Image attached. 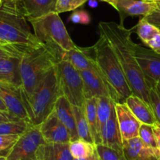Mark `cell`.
<instances>
[{
    "label": "cell",
    "instance_id": "obj_1",
    "mask_svg": "<svg viewBox=\"0 0 160 160\" xmlns=\"http://www.w3.org/2000/svg\"><path fill=\"white\" fill-rule=\"evenodd\" d=\"M98 28L112 45L133 94L139 97L151 107L149 88L135 58V43L131 38L133 28L128 29L113 21H101Z\"/></svg>",
    "mask_w": 160,
    "mask_h": 160
},
{
    "label": "cell",
    "instance_id": "obj_2",
    "mask_svg": "<svg viewBox=\"0 0 160 160\" xmlns=\"http://www.w3.org/2000/svg\"><path fill=\"white\" fill-rule=\"evenodd\" d=\"M27 21L18 9L17 0L1 2L0 47L12 57L21 58L42 45Z\"/></svg>",
    "mask_w": 160,
    "mask_h": 160
},
{
    "label": "cell",
    "instance_id": "obj_3",
    "mask_svg": "<svg viewBox=\"0 0 160 160\" xmlns=\"http://www.w3.org/2000/svg\"><path fill=\"white\" fill-rule=\"evenodd\" d=\"M90 50L93 52V58L102 72L113 101L124 103L133 93L112 45L103 32H100L99 38Z\"/></svg>",
    "mask_w": 160,
    "mask_h": 160
},
{
    "label": "cell",
    "instance_id": "obj_4",
    "mask_svg": "<svg viewBox=\"0 0 160 160\" xmlns=\"http://www.w3.org/2000/svg\"><path fill=\"white\" fill-rule=\"evenodd\" d=\"M57 65V64H56ZM62 96L56 66L38 84L28 97H22V101L31 125L37 126L53 112L58 98Z\"/></svg>",
    "mask_w": 160,
    "mask_h": 160
},
{
    "label": "cell",
    "instance_id": "obj_5",
    "mask_svg": "<svg viewBox=\"0 0 160 160\" xmlns=\"http://www.w3.org/2000/svg\"><path fill=\"white\" fill-rule=\"evenodd\" d=\"M60 61L58 55L44 45L23 56L20 61L21 95L30 96L49 71Z\"/></svg>",
    "mask_w": 160,
    "mask_h": 160
},
{
    "label": "cell",
    "instance_id": "obj_6",
    "mask_svg": "<svg viewBox=\"0 0 160 160\" xmlns=\"http://www.w3.org/2000/svg\"><path fill=\"white\" fill-rule=\"evenodd\" d=\"M29 22L38 42L54 52L60 60L64 52L70 51L77 47L71 38L59 13L57 12Z\"/></svg>",
    "mask_w": 160,
    "mask_h": 160
},
{
    "label": "cell",
    "instance_id": "obj_7",
    "mask_svg": "<svg viewBox=\"0 0 160 160\" xmlns=\"http://www.w3.org/2000/svg\"><path fill=\"white\" fill-rule=\"evenodd\" d=\"M62 96L72 106L82 107L85 104L83 82L80 72L68 61L61 60L56 65Z\"/></svg>",
    "mask_w": 160,
    "mask_h": 160
},
{
    "label": "cell",
    "instance_id": "obj_8",
    "mask_svg": "<svg viewBox=\"0 0 160 160\" xmlns=\"http://www.w3.org/2000/svg\"><path fill=\"white\" fill-rule=\"evenodd\" d=\"M45 143L40 133L39 125H29L7 155V160H37L35 152L38 146Z\"/></svg>",
    "mask_w": 160,
    "mask_h": 160
},
{
    "label": "cell",
    "instance_id": "obj_9",
    "mask_svg": "<svg viewBox=\"0 0 160 160\" xmlns=\"http://www.w3.org/2000/svg\"><path fill=\"white\" fill-rule=\"evenodd\" d=\"M134 54L148 87L153 88L160 78V55L151 49L134 44Z\"/></svg>",
    "mask_w": 160,
    "mask_h": 160
},
{
    "label": "cell",
    "instance_id": "obj_10",
    "mask_svg": "<svg viewBox=\"0 0 160 160\" xmlns=\"http://www.w3.org/2000/svg\"><path fill=\"white\" fill-rule=\"evenodd\" d=\"M118 11L120 17V25L128 17L150 14L155 8L154 0H112L108 2Z\"/></svg>",
    "mask_w": 160,
    "mask_h": 160
},
{
    "label": "cell",
    "instance_id": "obj_11",
    "mask_svg": "<svg viewBox=\"0 0 160 160\" xmlns=\"http://www.w3.org/2000/svg\"><path fill=\"white\" fill-rule=\"evenodd\" d=\"M40 133L46 143H70L68 130L53 110L39 124Z\"/></svg>",
    "mask_w": 160,
    "mask_h": 160
},
{
    "label": "cell",
    "instance_id": "obj_12",
    "mask_svg": "<svg viewBox=\"0 0 160 160\" xmlns=\"http://www.w3.org/2000/svg\"><path fill=\"white\" fill-rule=\"evenodd\" d=\"M0 98L11 115L28 122L27 112L22 101L21 87L0 82Z\"/></svg>",
    "mask_w": 160,
    "mask_h": 160
},
{
    "label": "cell",
    "instance_id": "obj_13",
    "mask_svg": "<svg viewBox=\"0 0 160 160\" xmlns=\"http://www.w3.org/2000/svg\"><path fill=\"white\" fill-rule=\"evenodd\" d=\"M115 108L122 140L138 137L141 122L134 116L127 104L125 103H115Z\"/></svg>",
    "mask_w": 160,
    "mask_h": 160
},
{
    "label": "cell",
    "instance_id": "obj_14",
    "mask_svg": "<svg viewBox=\"0 0 160 160\" xmlns=\"http://www.w3.org/2000/svg\"><path fill=\"white\" fill-rule=\"evenodd\" d=\"M122 150L127 160H159L160 152L145 144L139 137L122 141Z\"/></svg>",
    "mask_w": 160,
    "mask_h": 160
},
{
    "label": "cell",
    "instance_id": "obj_15",
    "mask_svg": "<svg viewBox=\"0 0 160 160\" xmlns=\"http://www.w3.org/2000/svg\"><path fill=\"white\" fill-rule=\"evenodd\" d=\"M58 0H17L18 9L28 21L56 12Z\"/></svg>",
    "mask_w": 160,
    "mask_h": 160
},
{
    "label": "cell",
    "instance_id": "obj_16",
    "mask_svg": "<svg viewBox=\"0 0 160 160\" xmlns=\"http://www.w3.org/2000/svg\"><path fill=\"white\" fill-rule=\"evenodd\" d=\"M83 82L84 96L86 99L100 97H109L112 93L104 80L91 71H79ZM113 100V99H112Z\"/></svg>",
    "mask_w": 160,
    "mask_h": 160
},
{
    "label": "cell",
    "instance_id": "obj_17",
    "mask_svg": "<svg viewBox=\"0 0 160 160\" xmlns=\"http://www.w3.org/2000/svg\"><path fill=\"white\" fill-rule=\"evenodd\" d=\"M101 144L112 148L115 150L123 152V150H122L123 140L120 133L115 108L112 110L110 118H108L104 127L101 129Z\"/></svg>",
    "mask_w": 160,
    "mask_h": 160
},
{
    "label": "cell",
    "instance_id": "obj_18",
    "mask_svg": "<svg viewBox=\"0 0 160 160\" xmlns=\"http://www.w3.org/2000/svg\"><path fill=\"white\" fill-rule=\"evenodd\" d=\"M37 160H73L69 143H43L35 152Z\"/></svg>",
    "mask_w": 160,
    "mask_h": 160
},
{
    "label": "cell",
    "instance_id": "obj_19",
    "mask_svg": "<svg viewBox=\"0 0 160 160\" xmlns=\"http://www.w3.org/2000/svg\"><path fill=\"white\" fill-rule=\"evenodd\" d=\"M54 111L56 112L58 118L68 130L71 136V141L79 139L77 132L76 122H75L73 108L70 102L64 96H61L58 98L55 104Z\"/></svg>",
    "mask_w": 160,
    "mask_h": 160
},
{
    "label": "cell",
    "instance_id": "obj_20",
    "mask_svg": "<svg viewBox=\"0 0 160 160\" xmlns=\"http://www.w3.org/2000/svg\"><path fill=\"white\" fill-rule=\"evenodd\" d=\"M20 61L17 57H9L0 61V82L21 87Z\"/></svg>",
    "mask_w": 160,
    "mask_h": 160
},
{
    "label": "cell",
    "instance_id": "obj_21",
    "mask_svg": "<svg viewBox=\"0 0 160 160\" xmlns=\"http://www.w3.org/2000/svg\"><path fill=\"white\" fill-rule=\"evenodd\" d=\"M124 103L141 123L153 126L157 122L152 108L139 97L131 94Z\"/></svg>",
    "mask_w": 160,
    "mask_h": 160
},
{
    "label": "cell",
    "instance_id": "obj_22",
    "mask_svg": "<svg viewBox=\"0 0 160 160\" xmlns=\"http://www.w3.org/2000/svg\"><path fill=\"white\" fill-rule=\"evenodd\" d=\"M97 104H98V98L86 99L85 104H84L86 117H87L92 138H93L95 145L101 144V127H100L99 120H98Z\"/></svg>",
    "mask_w": 160,
    "mask_h": 160
},
{
    "label": "cell",
    "instance_id": "obj_23",
    "mask_svg": "<svg viewBox=\"0 0 160 160\" xmlns=\"http://www.w3.org/2000/svg\"><path fill=\"white\" fill-rule=\"evenodd\" d=\"M72 108H73V112L74 114H75L78 138L80 139L84 140V141L90 143V144H94V142H93V140L91 136V133H90L88 122H87V117H86L84 106H82V107L72 106Z\"/></svg>",
    "mask_w": 160,
    "mask_h": 160
},
{
    "label": "cell",
    "instance_id": "obj_24",
    "mask_svg": "<svg viewBox=\"0 0 160 160\" xmlns=\"http://www.w3.org/2000/svg\"><path fill=\"white\" fill-rule=\"evenodd\" d=\"M115 102L109 97H100L98 98V104H97V110H98V120H99L100 127L101 129L104 127L110 115L112 110L115 108Z\"/></svg>",
    "mask_w": 160,
    "mask_h": 160
},
{
    "label": "cell",
    "instance_id": "obj_25",
    "mask_svg": "<svg viewBox=\"0 0 160 160\" xmlns=\"http://www.w3.org/2000/svg\"><path fill=\"white\" fill-rule=\"evenodd\" d=\"M69 149L73 158H82L89 156L95 152V144H90L82 139L70 141Z\"/></svg>",
    "mask_w": 160,
    "mask_h": 160
},
{
    "label": "cell",
    "instance_id": "obj_26",
    "mask_svg": "<svg viewBox=\"0 0 160 160\" xmlns=\"http://www.w3.org/2000/svg\"><path fill=\"white\" fill-rule=\"evenodd\" d=\"M133 29H135V32L138 34L140 39L145 45L151 38H153L157 33L160 32L158 28L146 21L144 18L140 19L138 24L133 27Z\"/></svg>",
    "mask_w": 160,
    "mask_h": 160
},
{
    "label": "cell",
    "instance_id": "obj_27",
    "mask_svg": "<svg viewBox=\"0 0 160 160\" xmlns=\"http://www.w3.org/2000/svg\"><path fill=\"white\" fill-rule=\"evenodd\" d=\"M29 125L30 123L24 119L0 123V135H21Z\"/></svg>",
    "mask_w": 160,
    "mask_h": 160
},
{
    "label": "cell",
    "instance_id": "obj_28",
    "mask_svg": "<svg viewBox=\"0 0 160 160\" xmlns=\"http://www.w3.org/2000/svg\"><path fill=\"white\" fill-rule=\"evenodd\" d=\"M100 160H127L122 152L99 144L95 145Z\"/></svg>",
    "mask_w": 160,
    "mask_h": 160
},
{
    "label": "cell",
    "instance_id": "obj_29",
    "mask_svg": "<svg viewBox=\"0 0 160 160\" xmlns=\"http://www.w3.org/2000/svg\"><path fill=\"white\" fill-rule=\"evenodd\" d=\"M138 137L149 147L152 148L155 150L159 151L158 148V144H157V141L152 126L141 123L139 129Z\"/></svg>",
    "mask_w": 160,
    "mask_h": 160
},
{
    "label": "cell",
    "instance_id": "obj_30",
    "mask_svg": "<svg viewBox=\"0 0 160 160\" xmlns=\"http://www.w3.org/2000/svg\"><path fill=\"white\" fill-rule=\"evenodd\" d=\"M87 1L88 0H58L56 4V12L61 13L72 11L82 7Z\"/></svg>",
    "mask_w": 160,
    "mask_h": 160
},
{
    "label": "cell",
    "instance_id": "obj_31",
    "mask_svg": "<svg viewBox=\"0 0 160 160\" xmlns=\"http://www.w3.org/2000/svg\"><path fill=\"white\" fill-rule=\"evenodd\" d=\"M20 135H0V157H6L19 138Z\"/></svg>",
    "mask_w": 160,
    "mask_h": 160
},
{
    "label": "cell",
    "instance_id": "obj_32",
    "mask_svg": "<svg viewBox=\"0 0 160 160\" xmlns=\"http://www.w3.org/2000/svg\"><path fill=\"white\" fill-rule=\"evenodd\" d=\"M149 98L150 104L153 113L155 115L156 121L160 123V90L155 88H151L149 90Z\"/></svg>",
    "mask_w": 160,
    "mask_h": 160
},
{
    "label": "cell",
    "instance_id": "obj_33",
    "mask_svg": "<svg viewBox=\"0 0 160 160\" xmlns=\"http://www.w3.org/2000/svg\"><path fill=\"white\" fill-rule=\"evenodd\" d=\"M155 8L150 14L146 17H143L144 19L152 24L155 25L160 30V1H155Z\"/></svg>",
    "mask_w": 160,
    "mask_h": 160
},
{
    "label": "cell",
    "instance_id": "obj_34",
    "mask_svg": "<svg viewBox=\"0 0 160 160\" xmlns=\"http://www.w3.org/2000/svg\"><path fill=\"white\" fill-rule=\"evenodd\" d=\"M70 21L75 24H87L90 21V17L88 13L83 10H77L72 13L70 16Z\"/></svg>",
    "mask_w": 160,
    "mask_h": 160
},
{
    "label": "cell",
    "instance_id": "obj_35",
    "mask_svg": "<svg viewBox=\"0 0 160 160\" xmlns=\"http://www.w3.org/2000/svg\"><path fill=\"white\" fill-rule=\"evenodd\" d=\"M146 46L154 52L160 55V32L157 33L153 38H151Z\"/></svg>",
    "mask_w": 160,
    "mask_h": 160
},
{
    "label": "cell",
    "instance_id": "obj_36",
    "mask_svg": "<svg viewBox=\"0 0 160 160\" xmlns=\"http://www.w3.org/2000/svg\"><path fill=\"white\" fill-rule=\"evenodd\" d=\"M19 119L20 118L13 116V115H11L10 113H7V112L0 111V123L11 122V121H17V120Z\"/></svg>",
    "mask_w": 160,
    "mask_h": 160
},
{
    "label": "cell",
    "instance_id": "obj_37",
    "mask_svg": "<svg viewBox=\"0 0 160 160\" xmlns=\"http://www.w3.org/2000/svg\"><path fill=\"white\" fill-rule=\"evenodd\" d=\"M152 127H153L154 133H155V138H156L157 144H158V148L160 152V123H158V122H156L153 126H152Z\"/></svg>",
    "mask_w": 160,
    "mask_h": 160
},
{
    "label": "cell",
    "instance_id": "obj_38",
    "mask_svg": "<svg viewBox=\"0 0 160 160\" xmlns=\"http://www.w3.org/2000/svg\"><path fill=\"white\" fill-rule=\"evenodd\" d=\"M73 160H100V158H99V156H98V152H97V150H95V152H93V153H92L91 155L86 157V158H73Z\"/></svg>",
    "mask_w": 160,
    "mask_h": 160
},
{
    "label": "cell",
    "instance_id": "obj_39",
    "mask_svg": "<svg viewBox=\"0 0 160 160\" xmlns=\"http://www.w3.org/2000/svg\"><path fill=\"white\" fill-rule=\"evenodd\" d=\"M9 57H12L10 53H7L5 50H4L2 47H0V61L2 59H5V58H9Z\"/></svg>",
    "mask_w": 160,
    "mask_h": 160
},
{
    "label": "cell",
    "instance_id": "obj_40",
    "mask_svg": "<svg viewBox=\"0 0 160 160\" xmlns=\"http://www.w3.org/2000/svg\"><path fill=\"white\" fill-rule=\"evenodd\" d=\"M0 111H2V112H7V113H10L8 111V109H7V106H6V104H4V102L2 101V100L1 99V98H0Z\"/></svg>",
    "mask_w": 160,
    "mask_h": 160
},
{
    "label": "cell",
    "instance_id": "obj_41",
    "mask_svg": "<svg viewBox=\"0 0 160 160\" xmlns=\"http://www.w3.org/2000/svg\"><path fill=\"white\" fill-rule=\"evenodd\" d=\"M154 87L156 89H158V90H160V78H158V81H157V82H156V84H155V86Z\"/></svg>",
    "mask_w": 160,
    "mask_h": 160
},
{
    "label": "cell",
    "instance_id": "obj_42",
    "mask_svg": "<svg viewBox=\"0 0 160 160\" xmlns=\"http://www.w3.org/2000/svg\"><path fill=\"white\" fill-rule=\"evenodd\" d=\"M0 160H7L6 157H0Z\"/></svg>",
    "mask_w": 160,
    "mask_h": 160
},
{
    "label": "cell",
    "instance_id": "obj_43",
    "mask_svg": "<svg viewBox=\"0 0 160 160\" xmlns=\"http://www.w3.org/2000/svg\"><path fill=\"white\" fill-rule=\"evenodd\" d=\"M102 1H104V2H110V1H112V0H102Z\"/></svg>",
    "mask_w": 160,
    "mask_h": 160
},
{
    "label": "cell",
    "instance_id": "obj_44",
    "mask_svg": "<svg viewBox=\"0 0 160 160\" xmlns=\"http://www.w3.org/2000/svg\"><path fill=\"white\" fill-rule=\"evenodd\" d=\"M2 0H0V3H1V2H2Z\"/></svg>",
    "mask_w": 160,
    "mask_h": 160
},
{
    "label": "cell",
    "instance_id": "obj_45",
    "mask_svg": "<svg viewBox=\"0 0 160 160\" xmlns=\"http://www.w3.org/2000/svg\"><path fill=\"white\" fill-rule=\"evenodd\" d=\"M155 1H160V0H155Z\"/></svg>",
    "mask_w": 160,
    "mask_h": 160
},
{
    "label": "cell",
    "instance_id": "obj_46",
    "mask_svg": "<svg viewBox=\"0 0 160 160\" xmlns=\"http://www.w3.org/2000/svg\"><path fill=\"white\" fill-rule=\"evenodd\" d=\"M159 160H160V159H159Z\"/></svg>",
    "mask_w": 160,
    "mask_h": 160
}]
</instances>
